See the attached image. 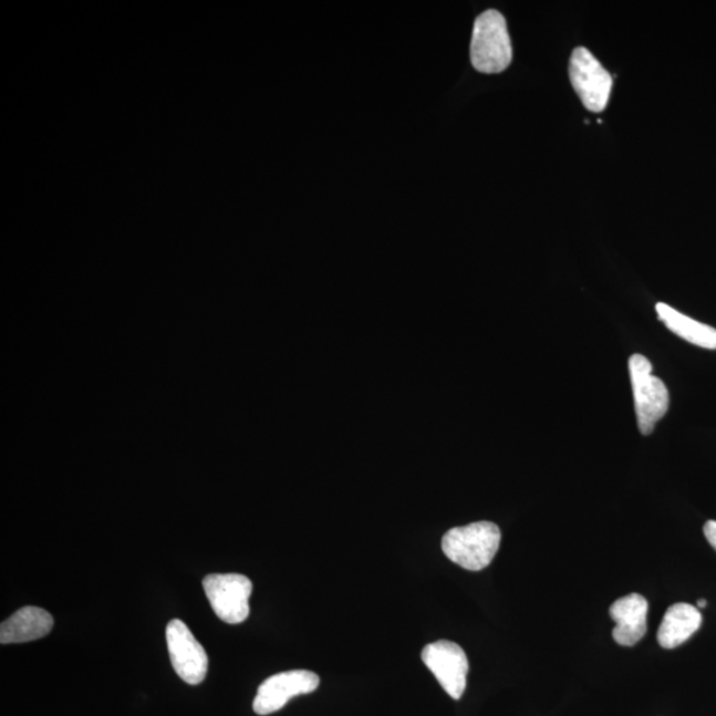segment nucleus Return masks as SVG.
Masks as SVG:
<instances>
[{
  "instance_id": "1",
  "label": "nucleus",
  "mask_w": 716,
  "mask_h": 716,
  "mask_svg": "<svg viewBox=\"0 0 716 716\" xmlns=\"http://www.w3.org/2000/svg\"><path fill=\"white\" fill-rule=\"evenodd\" d=\"M499 527L491 521H477L455 527L442 539V551L453 563L478 572L491 564L500 547Z\"/></svg>"
},
{
  "instance_id": "2",
  "label": "nucleus",
  "mask_w": 716,
  "mask_h": 716,
  "mask_svg": "<svg viewBox=\"0 0 716 716\" xmlns=\"http://www.w3.org/2000/svg\"><path fill=\"white\" fill-rule=\"evenodd\" d=\"M470 53L474 69L479 72L499 73L511 64V39L499 11L488 10L475 20Z\"/></svg>"
},
{
  "instance_id": "3",
  "label": "nucleus",
  "mask_w": 716,
  "mask_h": 716,
  "mask_svg": "<svg viewBox=\"0 0 716 716\" xmlns=\"http://www.w3.org/2000/svg\"><path fill=\"white\" fill-rule=\"evenodd\" d=\"M653 366L642 354L629 359V373L634 394L635 414L642 435L652 434L655 425L665 417L671 404L668 391L658 377L653 376Z\"/></svg>"
},
{
  "instance_id": "4",
  "label": "nucleus",
  "mask_w": 716,
  "mask_h": 716,
  "mask_svg": "<svg viewBox=\"0 0 716 716\" xmlns=\"http://www.w3.org/2000/svg\"><path fill=\"white\" fill-rule=\"evenodd\" d=\"M204 589L212 611L226 624H242L250 614L252 582L239 573L209 574Z\"/></svg>"
},
{
  "instance_id": "5",
  "label": "nucleus",
  "mask_w": 716,
  "mask_h": 716,
  "mask_svg": "<svg viewBox=\"0 0 716 716\" xmlns=\"http://www.w3.org/2000/svg\"><path fill=\"white\" fill-rule=\"evenodd\" d=\"M570 76L573 89L587 110L602 112L606 108L613 79L584 46H579L572 53Z\"/></svg>"
},
{
  "instance_id": "6",
  "label": "nucleus",
  "mask_w": 716,
  "mask_h": 716,
  "mask_svg": "<svg viewBox=\"0 0 716 716\" xmlns=\"http://www.w3.org/2000/svg\"><path fill=\"white\" fill-rule=\"evenodd\" d=\"M167 651L174 671L186 684L196 686L206 678L209 657L184 621L172 620L166 626Z\"/></svg>"
},
{
  "instance_id": "7",
  "label": "nucleus",
  "mask_w": 716,
  "mask_h": 716,
  "mask_svg": "<svg viewBox=\"0 0 716 716\" xmlns=\"http://www.w3.org/2000/svg\"><path fill=\"white\" fill-rule=\"evenodd\" d=\"M423 661L442 688L453 699H460L466 691L468 673V660L464 648L452 641L433 642L425 646Z\"/></svg>"
},
{
  "instance_id": "8",
  "label": "nucleus",
  "mask_w": 716,
  "mask_h": 716,
  "mask_svg": "<svg viewBox=\"0 0 716 716\" xmlns=\"http://www.w3.org/2000/svg\"><path fill=\"white\" fill-rule=\"evenodd\" d=\"M319 685V675L313 672L291 671L272 675L259 686L253 712L258 715L277 713L298 695L317 692Z\"/></svg>"
},
{
  "instance_id": "9",
  "label": "nucleus",
  "mask_w": 716,
  "mask_h": 716,
  "mask_svg": "<svg viewBox=\"0 0 716 716\" xmlns=\"http://www.w3.org/2000/svg\"><path fill=\"white\" fill-rule=\"evenodd\" d=\"M648 604L644 595L631 593L614 601L609 613L615 622L613 640L621 646H633L644 637L647 629Z\"/></svg>"
},
{
  "instance_id": "10",
  "label": "nucleus",
  "mask_w": 716,
  "mask_h": 716,
  "mask_svg": "<svg viewBox=\"0 0 716 716\" xmlns=\"http://www.w3.org/2000/svg\"><path fill=\"white\" fill-rule=\"evenodd\" d=\"M52 615L38 606H24L0 626V644H23L45 637L52 631Z\"/></svg>"
},
{
  "instance_id": "11",
  "label": "nucleus",
  "mask_w": 716,
  "mask_h": 716,
  "mask_svg": "<svg viewBox=\"0 0 716 716\" xmlns=\"http://www.w3.org/2000/svg\"><path fill=\"white\" fill-rule=\"evenodd\" d=\"M702 624L698 608L678 602L667 609L658 629V642L664 648H674L692 637Z\"/></svg>"
},
{
  "instance_id": "12",
  "label": "nucleus",
  "mask_w": 716,
  "mask_h": 716,
  "mask_svg": "<svg viewBox=\"0 0 716 716\" xmlns=\"http://www.w3.org/2000/svg\"><path fill=\"white\" fill-rule=\"evenodd\" d=\"M655 311H657L662 323L681 339L688 341L691 344L705 347V350H716L715 328L687 318L686 314L675 311L674 308L665 303L655 305Z\"/></svg>"
},
{
  "instance_id": "13",
  "label": "nucleus",
  "mask_w": 716,
  "mask_h": 716,
  "mask_svg": "<svg viewBox=\"0 0 716 716\" xmlns=\"http://www.w3.org/2000/svg\"><path fill=\"white\" fill-rule=\"evenodd\" d=\"M704 532L708 543H710L716 551V520L707 521L704 527Z\"/></svg>"
},
{
  "instance_id": "14",
  "label": "nucleus",
  "mask_w": 716,
  "mask_h": 716,
  "mask_svg": "<svg viewBox=\"0 0 716 716\" xmlns=\"http://www.w3.org/2000/svg\"><path fill=\"white\" fill-rule=\"evenodd\" d=\"M699 609H705L707 606V601L705 599L698 600L697 602Z\"/></svg>"
}]
</instances>
